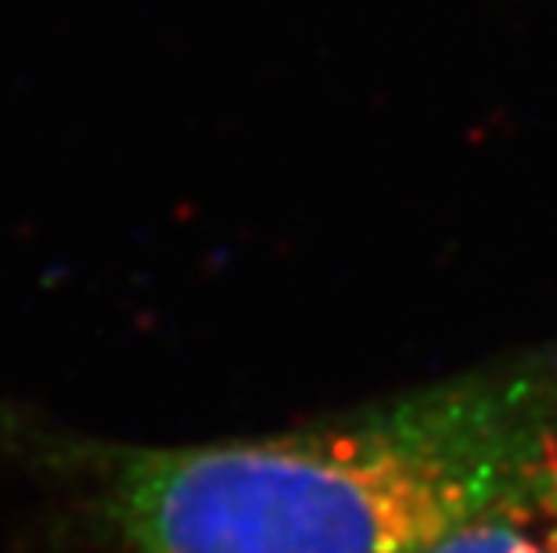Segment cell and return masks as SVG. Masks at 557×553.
Returning <instances> with one entry per match:
<instances>
[{"instance_id":"obj_1","label":"cell","mask_w":557,"mask_h":553,"mask_svg":"<svg viewBox=\"0 0 557 553\" xmlns=\"http://www.w3.org/2000/svg\"><path fill=\"white\" fill-rule=\"evenodd\" d=\"M15 442L98 553H429L557 442V352L245 439Z\"/></svg>"},{"instance_id":"obj_2","label":"cell","mask_w":557,"mask_h":553,"mask_svg":"<svg viewBox=\"0 0 557 553\" xmlns=\"http://www.w3.org/2000/svg\"><path fill=\"white\" fill-rule=\"evenodd\" d=\"M429 553H557V442Z\"/></svg>"}]
</instances>
